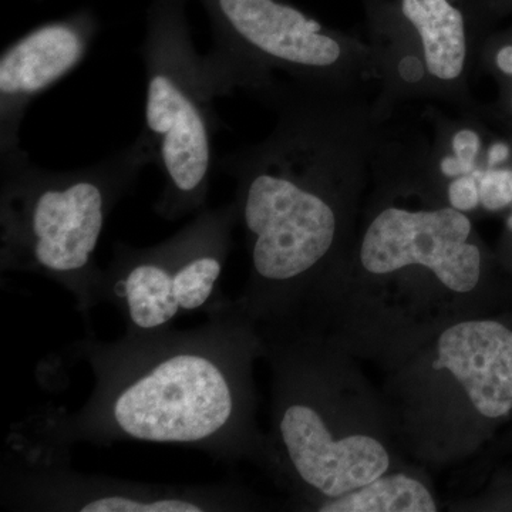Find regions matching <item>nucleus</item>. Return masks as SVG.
I'll return each mask as SVG.
<instances>
[{"label":"nucleus","instance_id":"1a4fd4ad","mask_svg":"<svg viewBox=\"0 0 512 512\" xmlns=\"http://www.w3.org/2000/svg\"><path fill=\"white\" fill-rule=\"evenodd\" d=\"M276 431L295 477L326 500L352 493L382 477L390 457L380 441L369 436L335 439L319 407L282 376Z\"/></svg>","mask_w":512,"mask_h":512},{"label":"nucleus","instance_id":"a211bd4d","mask_svg":"<svg viewBox=\"0 0 512 512\" xmlns=\"http://www.w3.org/2000/svg\"><path fill=\"white\" fill-rule=\"evenodd\" d=\"M508 157H510V147L505 143H495L488 150V164L491 167L503 164L504 161L508 160Z\"/></svg>","mask_w":512,"mask_h":512},{"label":"nucleus","instance_id":"2eb2a0df","mask_svg":"<svg viewBox=\"0 0 512 512\" xmlns=\"http://www.w3.org/2000/svg\"><path fill=\"white\" fill-rule=\"evenodd\" d=\"M448 201L454 210L467 212L476 210L480 201V188L476 175H461L448 187Z\"/></svg>","mask_w":512,"mask_h":512},{"label":"nucleus","instance_id":"412c9836","mask_svg":"<svg viewBox=\"0 0 512 512\" xmlns=\"http://www.w3.org/2000/svg\"><path fill=\"white\" fill-rule=\"evenodd\" d=\"M508 227H510V229H512V215L510 217V220H508Z\"/></svg>","mask_w":512,"mask_h":512},{"label":"nucleus","instance_id":"f03ea898","mask_svg":"<svg viewBox=\"0 0 512 512\" xmlns=\"http://www.w3.org/2000/svg\"><path fill=\"white\" fill-rule=\"evenodd\" d=\"M153 164L138 136L89 167L46 170L23 148L0 156V271L45 276L89 316L101 303L96 249L111 212Z\"/></svg>","mask_w":512,"mask_h":512},{"label":"nucleus","instance_id":"ddd939ff","mask_svg":"<svg viewBox=\"0 0 512 512\" xmlns=\"http://www.w3.org/2000/svg\"><path fill=\"white\" fill-rule=\"evenodd\" d=\"M322 512H436L437 504L430 491L404 474L376 478L338 498L319 505Z\"/></svg>","mask_w":512,"mask_h":512},{"label":"nucleus","instance_id":"39448f33","mask_svg":"<svg viewBox=\"0 0 512 512\" xmlns=\"http://www.w3.org/2000/svg\"><path fill=\"white\" fill-rule=\"evenodd\" d=\"M72 444L53 426L52 404L36 407L10 430L0 500L13 511L225 512L247 510L234 485L140 483L70 467Z\"/></svg>","mask_w":512,"mask_h":512},{"label":"nucleus","instance_id":"6e6552de","mask_svg":"<svg viewBox=\"0 0 512 512\" xmlns=\"http://www.w3.org/2000/svg\"><path fill=\"white\" fill-rule=\"evenodd\" d=\"M471 222L461 211H407L387 208L367 228L360 262L373 275L407 266L430 269L450 291H474L480 282L481 252L468 242Z\"/></svg>","mask_w":512,"mask_h":512},{"label":"nucleus","instance_id":"aec40b11","mask_svg":"<svg viewBox=\"0 0 512 512\" xmlns=\"http://www.w3.org/2000/svg\"><path fill=\"white\" fill-rule=\"evenodd\" d=\"M497 66L501 72L512 76V46H505L497 53Z\"/></svg>","mask_w":512,"mask_h":512},{"label":"nucleus","instance_id":"dca6fc26","mask_svg":"<svg viewBox=\"0 0 512 512\" xmlns=\"http://www.w3.org/2000/svg\"><path fill=\"white\" fill-rule=\"evenodd\" d=\"M480 148L481 140L476 131L464 128L453 137L454 156L467 161V163L474 164L478 153H480Z\"/></svg>","mask_w":512,"mask_h":512},{"label":"nucleus","instance_id":"9b49d317","mask_svg":"<svg viewBox=\"0 0 512 512\" xmlns=\"http://www.w3.org/2000/svg\"><path fill=\"white\" fill-rule=\"evenodd\" d=\"M434 369H447L481 416L512 412V330L494 320H467L444 330Z\"/></svg>","mask_w":512,"mask_h":512},{"label":"nucleus","instance_id":"6ab92c4d","mask_svg":"<svg viewBox=\"0 0 512 512\" xmlns=\"http://www.w3.org/2000/svg\"><path fill=\"white\" fill-rule=\"evenodd\" d=\"M400 70H402L404 79L409 80V82H414V80L420 79L421 77L420 64L416 59H413V57L404 59Z\"/></svg>","mask_w":512,"mask_h":512},{"label":"nucleus","instance_id":"4468645a","mask_svg":"<svg viewBox=\"0 0 512 512\" xmlns=\"http://www.w3.org/2000/svg\"><path fill=\"white\" fill-rule=\"evenodd\" d=\"M485 210L500 211L512 202V170H490L478 177Z\"/></svg>","mask_w":512,"mask_h":512},{"label":"nucleus","instance_id":"7ed1b4c3","mask_svg":"<svg viewBox=\"0 0 512 512\" xmlns=\"http://www.w3.org/2000/svg\"><path fill=\"white\" fill-rule=\"evenodd\" d=\"M301 120L268 147L229 154L218 170L237 180L238 221L251 255V281L235 306L255 322L276 311L326 258L338 217L312 180V144Z\"/></svg>","mask_w":512,"mask_h":512},{"label":"nucleus","instance_id":"9d476101","mask_svg":"<svg viewBox=\"0 0 512 512\" xmlns=\"http://www.w3.org/2000/svg\"><path fill=\"white\" fill-rule=\"evenodd\" d=\"M94 36L86 19L40 26L0 56V156L20 150V127L30 103L73 72Z\"/></svg>","mask_w":512,"mask_h":512},{"label":"nucleus","instance_id":"f3484780","mask_svg":"<svg viewBox=\"0 0 512 512\" xmlns=\"http://www.w3.org/2000/svg\"><path fill=\"white\" fill-rule=\"evenodd\" d=\"M441 173L446 177H461V175L473 174L474 164L467 163L456 156L444 157L440 163Z\"/></svg>","mask_w":512,"mask_h":512},{"label":"nucleus","instance_id":"f257e3e1","mask_svg":"<svg viewBox=\"0 0 512 512\" xmlns=\"http://www.w3.org/2000/svg\"><path fill=\"white\" fill-rule=\"evenodd\" d=\"M204 325L101 342H74L69 359L92 369L82 409L52 404L53 426L69 444L116 441L181 444L215 460L258 457L249 369L258 352L254 322L220 299Z\"/></svg>","mask_w":512,"mask_h":512},{"label":"nucleus","instance_id":"0eeeda50","mask_svg":"<svg viewBox=\"0 0 512 512\" xmlns=\"http://www.w3.org/2000/svg\"><path fill=\"white\" fill-rule=\"evenodd\" d=\"M217 37L205 55L217 74L248 70L259 63L302 73L339 63L342 46L320 23L276 0H215Z\"/></svg>","mask_w":512,"mask_h":512},{"label":"nucleus","instance_id":"423d86ee","mask_svg":"<svg viewBox=\"0 0 512 512\" xmlns=\"http://www.w3.org/2000/svg\"><path fill=\"white\" fill-rule=\"evenodd\" d=\"M238 221L235 202L205 208L173 237L148 248L116 242L103 269L101 302L123 316L128 336L171 329L174 320L210 311Z\"/></svg>","mask_w":512,"mask_h":512},{"label":"nucleus","instance_id":"f8f14e48","mask_svg":"<svg viewBox=\"0 0 512 512\" xmlns=\"http://www.w3.org/2000/svg\"><path fill=\"white\" fill-rule=\"evenodd\" d=\"M403 15L419 32L424 62L443 82L456 80L466 66L464 18L448 0H402Z\"/></svg>","mask_w":512,"mask_h":512},{"label":"nucleus","instance_id":"20e7f679","mask_svg":"<svg viewBox=\"0 0 512 512\" xmlns=\"http://www.w3.org/2000/svg\"><path fill=\"white\" fill-rule=\"evenodd\" d=\"M141 53L147 89L140 137L163 175L154 211L177 221L207 208L221 93L181 23L154 22Z\"/></svg>","mask_w":512,"mask_h":512}]
</instances>
